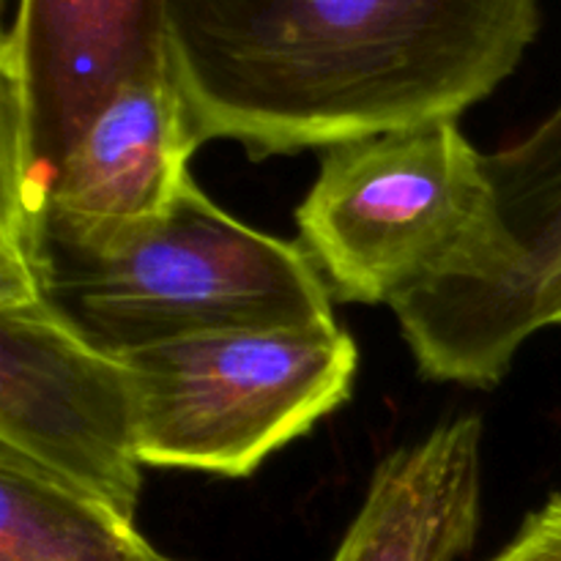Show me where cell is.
<instances>
[{
    "mask_svg": "<svg viewBox=\"0 0 561 561\" xmlns=\"http://www.w3.org/2000/svg\"><path fill=\"white\" fill-rule=\"evenodd\" d=\"M0 261H36L47 181L126 85L170 71L168 0H3Z\"/></svg>",
    "mask_w": 561,
    "mask_h": 561,
    "instance_id": "5b68a950",
    "label": "cell"
},
{
    "mask_svg": "<svg viewBox=\"0 0 561 561\" xmlns=\"http://www.w3.org/2000/svg\"><path fill=\"white\" fill-rule=\"evenodd\" d=\"M482 513V420L458 416L378 463L332 561H458Z\"/></svg>",
    "mask_w": 561,
    "mask_h": 561,
    "instance_id": "9c48e42d",
    "label": "cell"
},
{
    "mask_svg": "<svg viewBox=\"0 0 561 561\" xmlns=\"http://www.w3.org/2000/svg\"><path fill=\"white\" fill-rule=\"evenodd\" d=\"M0 453L135 520V378L121 356L75 332L42 290H0Z\"/></svg>",
    "mask_w": 561,
    "mask_h": 561,
    "instance_id": "8992f818",
    "label": "cell"
},
{
    "mask_svg": "<svg viewBox=\"0 0 561 561\" xmlns=\"http://www.w3.org/2000/svg\"><path fill=\"white\" fill-rule=\"evenodd\" d=\"M121 359L142 466L244 480L351 398L359 351L340 323H316L195 334Z\"/></svg>",
    "mask_w": 561,
    "mask_h": 561,
    "instance_id": "277c9868",
    "label": "cell"
},
{
    "mask_svg": "<svg viewBox=\"0 0 561 561\" xmlns=\"http://www.w3.org/2000/svg\"><path fill=\"white\" fill-rule=\"evenodd\" d=\"M203 146L173 69L115 93L85 126L44 190L36 266L85 255L173 206Z\"/></svg>",
    "mask_w": 561,
    "mask_h": 561,
    "instance_id": "ba28073f",
    "label": "cell"
},
{
    "mask_svg": "<svg viewBox=\"0 0 561 561\" xmlns=\"http://www.w3.org/2000/svg\"><path fill=\"white\" fill-rule=\"evenodd\" d=\"M540 33V0H168L201 142L252 159L458 121Z\"/></svg>",
    "mask_w": 561,
    "mask_h": 561,
    "instance_id": "6da1fadb",
    "label": "cell"
},
{
    "mask_svg": "<svg viewBox=\"0 0 561 561\" xmlns=\"http://www.w3.org/2000/svg\"><path fill=\"white\" fill-rule=\"evenodd\" d=\"M42 294L104 354L230 329L337 323L299 241L250 228L186 179L173 206L85 255L44 257Z\"/></svg>",
    "mask_w": 561,
    "mask_h": 561,
    "instance_id": "7a4b0ae2",
    "label": "cell"
},
{
    "mask_svg": "<svg viewBox=\"0 0 561 561\" xmlns=\"http://www.w3.org/2000/svg\"><path fill=\"white\" fill-rule=\"evenodd\" d=\"M0 561H168L135 520L0 453Z\"/></svg>",
    "mask_w": 561,
    "mask_h": 561,
    "instance_id": "30bf717a",
    "label": "cell"
},
{
    "mask_svg": "<svg viewBox=\"0 0 561 561\" xmlns=\"http://www.w3.org/2000/svg\"><path fill=\"white\" fill-rule=\"evenodd\" d=\"M296 228L334 301L398 307L458 288L493 252L485 153L458 121L332 142Z\"/></svg>",
    "mask_w": 561,
    "mask_h": 561,
    "instance_id": "3957f363",
    "label": "cell"
},
{
    "mask_svg": "<svg viewBox=\"0 0 561 561\" xmlns=\"http://www.w3.org/2000/svg\"><path fill=\"white\" fill-rule=\"evenodd\" d=\"M491 561H561V493L526 515L518 535Z\"/></svg>",
    "mask_w": 561,
    "mask_h": 561,
    "instance_id": "8fae6325",
    "label": "cell"
},
{
    "mask_svg": "<svg viewBox=\"0 0 561 561\" xmlns=\"http://www.w3.org/2000/svg\"><path fill=\"white\" fill-rule=\"evenodd\" d=\"M493 252L471 283L392 307L431 381L496 387L529 340L526 318L561 268V102L531 135L485 153Z\"/></svg>",
    "mask_w": 561,
    "mask_h": 561,
    "instance_id": "52a82bcc",
    "label": "cell"
},
{
    "mask_svg": "<svg viewBox=\"0 0 561 561\" xmlns=\"http://www.w3.org/2000/svg\"><path fill=\"white\" fill-rule=\"evenodd\" d=\"M546 327H561V268L551 277V283L537 294L526 318V334H535Z\"/></svg>",
    "mask_w": 561,
    "mask_h": 561,
    "instance_id": "7c38bea8",
    "label": "cell"
}]
</instances>
